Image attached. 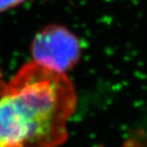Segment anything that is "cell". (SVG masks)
<instances>
[{"mask_svg":"<svg viewBox=\"0 0 147 147\" xmlns=\"http://www.w3.org/2000/svg\"><path fill=\"white\" fill-rule=\"evenodd\" d=\"M76 93L65 74L36 62L0 81V147H57L68 139Z\"/></svg>","mask_w":147,"mask_h":147,"instance_id":"6da1fadb","label":"cell"},{"mask_svg":"<svg viewBox=\"0 0 147 147\" xmlns=\"http://www.w3.org/2000/svg\"><path fill=\"white\" fill-rule=\"evenodd\" d=\"M32 55L34 62L65 74L79 60L81 46L78 38L65 26L51 24L36 34Z\"/></svg>","mask_w":147,"mask_h":147,"instance_id":"7a4b0ae2","label":"cell"},{"mask_svg":"<svg viewBox=\"0 0 147 147\" xmlns=\"http://www.w3.org/2000/svg\"><path fill=\"white\" fill-rule=\"evenodd\" d=\"M24 1L26 0H0V13L16 8Z\"/></svg>","mask_w":147,"mask_h":147,"instance_id":"3957f363","label":"cell"}]
</instances>
